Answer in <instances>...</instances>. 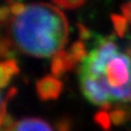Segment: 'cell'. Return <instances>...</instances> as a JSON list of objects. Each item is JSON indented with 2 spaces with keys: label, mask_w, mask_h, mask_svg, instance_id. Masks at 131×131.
<instances>
[{
  "label": "cell",
  "mask_w": 131,
  "mask_h": 131,
  "mask_svg": "<svg viewBox=\"0 0 131 131\" xmlns=\"http://www.w3.org/2000/svg\"><path fill=\"white\" fill-rule=\"evenodd\" d=\"M115 35L94 36V48L78 69L81 91L93 105L131 98V59L119 51Z\"/></svg>",
  "instance_id": "1"
},
{
  "label": "cell",
  "mask_w": 131,
  "mask_h": 131,
  "mask_svg": "<svg viewBox=\"0 0 131 131\" xmlns=\"http://www.w3.org/2000/svg\"><path fill=\"white\" fill-rule=\"evenodd\" d=\"M11 35L22 52L44 58L62 50L68 42L69 24L55 5L32 3L12 20Z\"/></svg>",
  "instance_id": "2"
},
{
  "label": "cell",
  "mask_w": 131,
  "mask_h": 131,
  "mask_svg": "<svg viewBox=\"0 0 131 131\" xmlns=\"http://www.w3.org/2000/svg\"><path fill=\"white\" fill-rule=\"evenodd\" d=\"M63 90V85L54 75H45L36 82V93L39 100H57Z\"/></svg>",
  "instance_id": "3"
},
{
  "label": "cell",
  "mask_w": 131,
  "mask_h": 131,
  "mask_svg": "<svg viewBox=\"0 0 131 131\" xmlns=\"http://www.w3.org/2000/svg\"><path fill=\"white\" fill-rule=\"evenodd\" d=\"M77 63L78 62L74 60V58L69 52L62 49V50L55 54L51 58V62H50L51 74L58 79V78L62 77L66 72L72 71L75 68Z\"/></svg>",
  "instance_id": "4"
},
{
  "label": "cell",
  "mask_w": 131,
  "mask_h": 131,
  "mask_svg": "<svg viewBox=\"0 0 131 131\" xmlns=\"http://www.w3.org/2000/svg\"><path fill=\"white\" fill-rule=\"evenodd\" d=\"M9 131H54L45 120L40 118L27 117L18 121Z\"/></svg>",
  "instance_id": "5"
},
{
  "label": "cell",
  "mask_w": 131,
  "mask_h": 131,
  "mask_svg": "<svg viewBox=\"0 0 131 131\" xmlns=\"http://www.w3.org/2000/svg\"><path fill=\"white\" fill-rule=\"evenodd\" d=\"M109 116L112 124L117 127L122 126L131 120V107L127 104L118 103L114 105L113 109L109 112Z\"/></svg>",
  "instance_id": "6"
},
{
  "label": "cell",
  "mask_w": 131,
  "mask_h": 131,
  "mask_svg": "<svg viewBox=\"0 0 131 131\" xmlns=\"http://www.w3.org/2000/svg\"><path fill=\"white\" fill-rule=\"evenodd\" d=\"M20 68L18 62L14 59H9L2 61L0 64V86L2 89L6 88L13 75L19 74Z\"/></svg>",
  "instance_id": "7"
},
{
  "label": "cell",
  "mask_w": 131,
  "mask_h": 131,
  "mask_svg": "<svg viewBox=\"0 0 131 131\" xmlns=\"http://www.w3.org/2000/svg\"><path fill=\"white\" fill-rule=\"evenodd\" d=\"M16 45L14 43V40H12L11 38L3 36L0 42V55L3 59L9 60L13 59L14 56L16 55Z\"/></svg>",
  "instance_id": "8"
},
{
  "label": "cell",
  "mask_w": 131,
  "mask_h": 131,
  "mask_svg": "<svg viewBox=\"0 0 131 131\" xmlns=\"http://www.w3.org/2000/svg\"><path fill=\"white\" fill-rule=\"evenodd\" d=\"M110 20H112V22H113L116 34L121 38L125 37L126 32L128 30V21H127V19L125 16L119 15L117 13H112L110 14Z\"/></svg>",
  "instance_id": "9"
},
{
  "label": "cell",
  "mask_w": 131,
  "mask_h": 131,
  "mask_svg": "<svg viewBox=\"0 0 131 131\" xmlns=\"http://www.w3.org/2000/svg\"><path fill=\"white\" fill-rule=\"evenodd\" d=\"M74 60L77 62L79 61H83L85 58L88 57V52H86V48H85V45L82 40H77V42L73 43L70 46V51H69Z\"/></svg>",
  "instance_id": "10"
},
{
  "label": "cell",
  "mask_w": 131,
  "mask_h": 131,
  "mask_svg": "<svg viewBox=\"0 0 131 131\" xmlns=\"http://www.w3.org/2000/svg\"><path fill=\"white\" fill-rule=\"evenodd\" d=\"M93 120L94 122L101 127L104 131H108L110 129V124H112V120H110V116L108 112H105V110H98L94 114L93 116Z\"/></svg>",
  "instance_id": "11"
},
{
  "label": "cell",
  "mask_w": 131,
  "mask_h": 131,
  "mask_svg": "<svg viewBox=\"0 0 131 131\" xmlns=\"http://www.w3.org/2000/svg\"><path fill=\"white\" fill-rule=\"evenodd\" d=\"M55 131H72L73 121L69 116H60L54 122Z\"/></svg>",
  "instance_id": "12"
},
{
  "label": "cell",
  "mask_w": 131,
  "mask_h": 131,
  "mask_svg": "<svg viewBox=\"0 0 131 131\" xmlns=\"http://www.w3.org/2000/svg\"><path fill=\"white\" fill-rule=\"evenodd\" d=\"M85 3L84 0H72V1H66V0H55L54 5L58 7L59 9H64V10H74L79 9Z\"/></svg>",
  "instance_id": "13"
},
{
  "label": "cell",
  "mask_w": 131,
  "mask_h": 131,
  "mask_svg": "<svg viewBox=\"0 0 131 131\" xmlns=\"http://www.w3.org/2000/svg\"><path fill=\"white\" fill-rule=\"evenodd\" d=\"M6 5L9 7V9L11 11V13L12 15H14V18L15 16H19V15H21L24 11H25L26 9V5L25 3H23V2H20V1H6Z\"/></svg>",
  "instance_id": "14"
},
{
  "label": "cell",
  "mask_w": 131,
  "mask_h": 131,
  "mask_svg": "<svg viewBox=\"0 0 131 131\" xmlns=\"http://www.w3.org/2000/svg\"><path fill=\"white\" fill-rule=\"evenodd\" d=\"M77 28H78V33H79V37L82 40H89L95 36V34H93V32L88 26H85L81 22L77 23Z\"/></svg>",
  "instance_id": "15"
},
{
  "label": "cell",
  "mask_w": 131,
  "mask_h": 131,
  "mask_svg": "<svg viewBox=\"0 0 131 131\" xmlns=\"http://www.w3.org/2000/svg\"><path fill=\"white\" fill-rule=\"evenodd\" d=\"M11 11L9 9V7L7 5H3L0 9V22L3 26L9 24V22L12 23V20H11Z\"/></svg>",
  "instance_id": "16"
},
{
  "label": "cell",
  "mask_w": 131,
  "mask_h": 131,
  "mask_svg": "<svg viewBox=\"0 0 131 131\" xmlns=\"http://www.w3.org/2000/svg\"><path fill=\"white\" fill-rule=\"evenodd\" d=\"M120 10L122 12V14H124V16L127 19V21L131 23V2H127V3L121 5Z\"/></svg>",
  "instance_id": "17"
},
{
  "label": "cell",
  "mask_w": 131,
  "mask_h": 131,
  "mask_svg": "<svg viewBox=\"0 0 131 131\" xmlns=\"http://www.w3.org/2000/svg\"><path fill=\"white\" fill-rule=\"evenodd\" d=\"M16 94H18V89L16 88H14V86H12V88H10L9 89V91L7 92V94H6V97L3 96V98H5V101H10V100H12L14 96H16Z\"/></svg>",
  "instance_id": "18"
},
{
  "label": "cell",
  "mask_w": 131,
  "mask_h": 131,
  "mask_svg": "<svg viewBox=\"0 0 131 131\" xmlns=\"http://www.w3.org/2000/svg\"><path fill=\"white\" fill-rule=\"evenodd\" d=\"M125 54L131 59V46H127V47L125 48Z\"/></svg>",
  "instance_id": "19"
},
{
  "label": "cell",
  "mask_w": 131,
  "mask_h": 131,
  "mask_svg": "<svg viewBox=\"0 0 131 131\" xmlns=\"http://www.w3.org/2000/svg\"><path fill=\"white\" fill-rule=\"evenodd\" d=\"M129 39H130V40H131V35H130V36H129Z\"/></svg>",
  "instance_id": "20"
},
{
  "label": "cell",
  "mask_w": 131,
  "mask_h": 131,
  "mask_svg": "<svg viewBox=\"0 0 131 131\" xmlns=\"http://www.w3.org/2000/svg\"><path fill=\"white\" fill-rule=\"evenodd\" d=\"M129 102H130V103H131V98H130V101H129Z\"/></svg>",
  "instance_id": "21"
}]
</instances>
